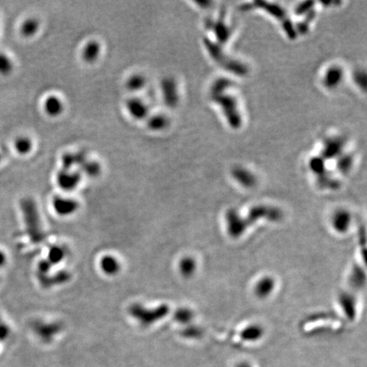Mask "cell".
Segmentation results:
<instances>
[{
    "label": "cell",
    "instance_id": "6da1fadb",
    "mask_svg": "<svg viewBox=\"0 0 367 367\" xmlns=\"http://www.w3.org/2000/svg\"><path fill=\"white\" fill-rule=\"evenodd\" d=\"M21 208L23 211L24 220L29 236L34 242L44 240V233L39 220V212L35 202L30 198L21 201Z\"/></svg>",
    "mask_w": 367,
    "mask_h": 367
},
{
    "label": "cell",
    "instance_id": "7a4b0ae2",
    "mask_svg": "<svg viewBox=\"0 0 367 367\" xmlns=\"http://www.w3.org/2000/svg\"><path fill=\"white\" fill-rule=\"evenodd\" d=\"M169 307L168 305H159L158 308L146 309L139 303L131 305L130 308V314L133 318L137 320L141 325L149 326L160 321L168 316Z\"/></svg>",
    "mask_w": 367,
    "mask_h": 367
},
{
    "label": "cell",
    "instance_id": "3957f363",
    "mask_svg": "<svg viewBox=\"0 0 367 367\" xmlns=\"http://www.w3.org/2000/svg\"><path fill=\"white\" fill-rule=\"evenodd\" d=\"M246 219L249 225H254L261 220L277 223L283 219V212L278 207L268 205H258L249 210Z\"/></svg>",
    "mask_w": 367,
    "mask_h": 367
},
{
    "label": "cell",
    "instance_id": "277c9868",
    "mask_svg": "<svg viewBox=\"0 0 367 367\" xmlns=\"http://www.w3.org/2000/svg\"><path fill=\"white\" fill-rule=\"evenodd\" d=\"M225 224L228 235L234 239L242 236L249 226L246 217L235 208H230L225 212Z\"/></svg>",
    "mask_w": 367,
    "mask_h": 367
},
{
    "label": "cell",
    "instance_id": "5b68a950",
    "mask_svg": "<svg viewBox=\"0 0 367 367\" xmlns=\"http://www.w3.org/2000/svg\"><path fill=\"white\" fill-rule=\"evenodd\" d=\"M125 109L129 116L136 121L146 120L150 116L148 104L139 97H130L125 101Z\"/></svg>",
    "mask_w": 367,
    "mask_h": 367
},
{
    "label": "cell",
    "instance_id": "8992f818",
    "mask_svg": "<svg viewBox=\"0 0 367 367\" xmlns=\"http://www.w3.org/2000/svg\"><path fill=\"white\" fill-rule=\"evenodd\" d=\"M80 181V173L75 169L62 168L56 174L57 185L65 192H72L75 190Z\"/></svg>",
    "mask_w": 367,
    "mask_h": 367
},
{
    "label": "cell",
    "instance_id": "52a82bcc",
    "mask_svg": "<svg viewBox=\"0 0 367 367\" xmlns=\"http://www.w3.org/2000/svg\"><path fill=\"white\" fill-rule=\"evenodd\" d=\"M351 212L345 208H338L335 210L331 217V225L335 232L340 235L346 234L351 227Z\"/></svg>",
    "mask_w": 367,
    "mask_h": 367
},
{
    "label": "cell",
    "instance_id": "ba28073f",
    "mask_svg": "<svg viewBox=\"0 0 367 367\" xmlns=\"http://www.w3.org/2000/svg\"><path fill=\"white\" fill-rule=\"evenodd\" d=\"M160 89L163 102L166 104V106L169 107L175 106L178 101V87L175 80L169 77L163 78L161 81Z\"/></svg>",
    "mask_w": 367,
    "mask_h": 367
},
{
    "label": "cell",
    "instance_id": "9c48e42d",
    "mask_svg": "<svg viewBox=\"0 0 367 367\" xmlns=\"http://www.w3.org/2000/svg\"><path fill=\"white\" fill-rule=\"evenodd\" d=\"M277 287V282L274 277L264 276L260 277L254 285V294L259 299H265L271 296Z\"/></svg>",
    "mask_w": 367,
    "mask_h": 367
},
{
    "label": "cell",
    "instance_id": "30bf717a",
    "mask_svg": "<svg viewBox=\"0 0 367 367\" xmlns=\"http://www.w3.org/2000/svg\"><path fill=\"white\" fill-rule=\"evenodd\" d=\"M53 208L57 215L66 217L69 216L78 210V202L73 198L64 197H55L52 202Z\"/></svg>",
    "mask_w": 367,
    "mask_h": 367
},
{
    "label": "cell",
    "instance_id": "8fae6325",
    "mask_svg": "<svg viewBox=\"0 0 367 367\" xmlns=\"http://www.w3.org/2000/svg\"><path fill=\"white\" fill-rule=\"evenodd\" d=\"M43 108L46 115L51 117L60 116L64 111L65 105L63 99L56 95H49L44 99Z\"/></svg>",
    "mask_w": 367,
    "mask_h": 367
},
{
    "label": "cell",
    "instance_id": "7c38bea8",
    "mask_svg": "<svg viewBox=\"0 0 367 367\" xmlns=\"http://www.w3.org/2000/svg\"><path fill=\"white\" fill-rule=\"evenodd\" d=\"M339 305L344 315L349 321H353L356 316V300L354 295L349 292H342L338 297Z\"/></svg>",
    "mask_w": 367,
    "mask_h": 367
},
{
    "label": "cell",
    "instance_id": "4fadbf2b",
    "mask_svg": "<svg viewBox=\"0 0 367 367\" xmlns=\"http://www.w3.org/2000/svg\"><path fill=\"white\" fill-rule=\"evenodd\" d=\"M102 48L98 40H88L82 49V58L86 63L93 64L98 60L101 56Z\"/></svg>",
    "mask_w": 367,
    "mask_h": 367
},
{
    "label": "cell",
    "instance_id": "5bb4252c",
    "mask_svg": "<svg viewBox=\"0 0 367 367\" xmlns=\"http://www.w3.org/2000/svg\"><path fill=\"white\" fill-rule=\"evenodd\" d=\"M146 125L150 131L160 132L168 128L169 119L164 114H150V116L146 118Z\"/></svg>",
    "mask_w": 367,
    "mask_h": 367
},
{
    "label": "cell",
    "instance_id": "9a60e30c",
    "mask_svg": "<svg viewBox=\"0 0 367 367\" xmlns=\"http://www.w3.org/2000/svg\"><path fill=\"white\" fill-rule=\"evenodd\" d=\"M100 267L104 274L109 277H113L118 274L121 269V265L116 258L111 255H105L100 261Z\"/></svg>",
    "mask_w": 367,
    "mask_h": 367
},
{
    "label": "cell",
    "instance_id": "2e32d148",
    "mask_svg": "<svg viewBox=\"0 0 367 367\" xmlns=\"http://www.w3.org/2000/svg\"><path fill=\"white\" fill-rule=\"evenodd\" d=\"M178 271L185 278L193 277L197 269V262L192 256H185L178 262Z\"/></svg>",
    "mask_w": 367,
    "mask_h": 367
},
{
    "label": "cell",
    "instance_id": "e0dca14e",
    "mask_svg": "<svg viewBox=\"0 0 367 367\" xmlns=\"http://www.w3.org/2000/svg\"><path fill=\"white\" fill-rule=\"evenodd\" d=\"M147 80L145 75H143L142 73H136L128 77L127 80L125 82V86L128 90L136 93L144 89Z\"/></svg>",
    "mask_w": 367,
    "mask_h": 367
},
{
    "label": "cell",
    "instance_id": "ac0fdd59",
    "mask_svg": "<svg viewBox=\"0 0 367 367\" xmlns=\"http://www.w3.org/2000/svg\"><path fill=\"white\" fill-rule=\"evenodd\" d=\"M40 29V22L35 17H29L21 23L20 33L24 38H33L39 33Z\"/></svg>",
    "mask_w": 367,
    "mask_h": 367
},
{
    "label": "cell",
    "instance_id": "d6986e66",
    "mask_svg": "<svg viewBox=\"0 0 367 367\" xmlns=\"http://www.w3.org/2000/svg\"><path fill=\"white\" fill-rule=\"evenodd\" d=\"M34 141L31 138L21 135L16 138L14 142V148L16 152L21 156L28 155L34 149Z\"/></svg>",
    "mask_w": 367,
    "mask_h": 367
},
{
    "label": "cell",
    "instance_id": "ffe728a7",
    "mask_svg": "<svg viewBox=\"0 0 367 367\" xmlns=\"http://www.w3.org/2000/svg\"><path fill=\"white\" fill-rule=\"evenodd\" d=\"M240 333H241V337L245 340L255 341L263 336L264 330L262 328V326H259L258 324H252L243 329Z\"/></svg>",
    "mask_w": 367,
    "mask_h": 367
},
{
    "label": "cell",
    "instance_id": "44dd1931",
    "mask_svg": "<svg viewBox=\"0 0 367 367\" xmlns=\"http://www.w3.org/2000/svg\"><path fill=\"white\" fill-rule=\"evenodd\" d=\"M365 273L364 270L362 269L361 267H354L353 268L350 277H349V282L352 287L357 289H360L364 287L365 284Z\"/></svg>",
    "mask_w": 367,
    "mask_h": 367
},
{
    "label": "cell",
    "instance_id": "7402d4cb",
    "mask_svg": "<svg viewBox=\"0 0 367 367\" xmlns=\"http://www.w3.org/2000/svg\"><path fill=\"white\" fill-rule=\"evenodd\" d=\"M79 168L82 169L81 170L82 173L91 178L97 177L101 172V164L96 161L89 160L88 158L83 162V164Z\"/></svg>",
    "mask_w": 367,
    "mask_h": 367
},
{
    "label": "cell",
    "instance_id": "603a6c76",
    "mask_svg": "<svg viewBox=\"0 0 367 367\" xmlns=\"http://www.w3.org/2000/svg\"><path fill=\"white\" fill-rule=\"evenodd\" d=\"M234 178L241 186L247 187V188L253 187L255 185V178L253 176V174L247 172V171L241 170V169L235 171V173H234Z\"/></svg>",
    "mask_w": 367,
    "mask_h": 367
},
{
    "label": "cell",
    "instance_id": "cb8c5ba5",
    "mask_svg": "<svg viewBox=\"0 0 367 367\" xmlns=\"http://www.w3.org/2000/svg\"><path fill=\"white\" fill-rule=\"evenodd\" d=\"M194 316V312L191 309L185 307V308H179L174 312L173 319L178 323L187 325L192 322Z\"/></svg>",
    "mask_w": 367,
    "mask_h": 367
},
{
    "label": "cell",
    "instance_id": "d4e9b609",
    "mask_svg": "<svg viewBox=\"0 0 367 367\" xmlns=\"http://www.w3.org/2000/svg\"><path fill=\"white\" fill-rule=\"evenodd\" d=\"M14 70V63L8 54L0 52V75L9 76Z\"/></svg>",
    "mask_w": 367,
    "mask_h": 367
},
{
    "label": "cell",
    "instance_id": "484cf974",
    "mask_svg": "<svg viewBox=\"0 0 367 367\" xmlns=\"http://www.w3.org/2000/svg\"><path fill=\"white\" fill-rule=\"evenodd\" d=\"M66 253L64 249L59 246H54L49 249L48 254V262L50 264H59L65 259Z\"/></svg>",
    "mask_w": 367,
    "mask_h": 367
},
{
    "label": "cell",
    "instance_id": "4316f807",
    "mask_svg": "<svg viewBox=\"0 0 367 367\" xmlns=\"http://www.w3.org/2000/svg\"><path fill=\"white\" fill-rule=\"evenodd\" d=\"M11 333V329L3 321L0 322V341H5L8 339Z\"/></svg>",
    "mask_w": 367,
    "mask_h": 367
},
{
    "label": "cell",
    "instance_id": "83f0119b",
    "mask_svg": "<svg viewBox=\"0 0 367 367\" xmlns=\"http://www.w3.org/2000/svg\"><path fill=\"white\" fill-rule=\"evenodd\" d=\"M7 263V255L5 252L0 250V269L3 268Z\"/></svg>",
    "mask_w": 367,
    "mask_h": 367
},
{
    "label": "cell",
    "instance_id": "f1b7e54d",
    "mask_svg": "<svg viewBox=\"0 0 367 367\" xmlns=\"http://www.w3.org/2000/svg\"><path fill=\"white\" fill-rule=\"evenodd\" d=\"M0 160H1V156H0Z\"/></svg>",
    "mask_w": 367,
    "mask_h": 367
}]
</instances>
